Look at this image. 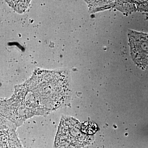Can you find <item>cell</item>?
Returning a JSON list of instances; mask_svg holds the SVG:
<instances>
[{"mask_svg": "<svg viewBox=\"0 0 148 148\" xmlns=\"http://www.w3.org/2000/svg\"><path fill=\"white\" fill-rule=\"evenodd\" d=\"M90 143L83 133L78 121L72 118H63L60 122L53 148H81Z\"/></svg>", "mask_w": 148, "mask_h": 148, "instance_id": "obj_1", "label": "cell"}, {"mask_svg": "<svg viewBox=\"0 0 148 148\" xmlns=\"http://www.w3.org/2000/svg\"><path fill=\"white\" fill-rule=\"evenodd\" d=\"M131 54L136 64L148 65V34L131 31L129 34Z\"/></svg>", "mask_w": 148, "mask_h": 148, "instance_id": "obj_2", "label": "cell"}, {"mask_svg": "<svg viewBox=\"0 0 148 148\" xmlns=\"http://www.w3.org/2000/svg\"><path fill=\"white\" fill-rule=\"evenodd\" d=\"M1 148H23L16 138L13 140L12 138V140H8L7 142L1 138Z\"/></svg>", "mask_w": 148, "mask_h": 148, "instance_id": "obj_3", "label": "cell"}, {"mask_svg": "<svg viewBox=\"0 0 148 148\" xmlns=\"http://www.w3.org/2000/svg\"><path fill=\"white\" fill-rule=\"evenodd\" d=\"M81 130L85 134H90L94 132V125L90 123H84L82 125Z\"/></svg>", "mask_w": 148, "mask_h": 148, "instance_id": "obj_4", "label": "cell"}]
</instances>
